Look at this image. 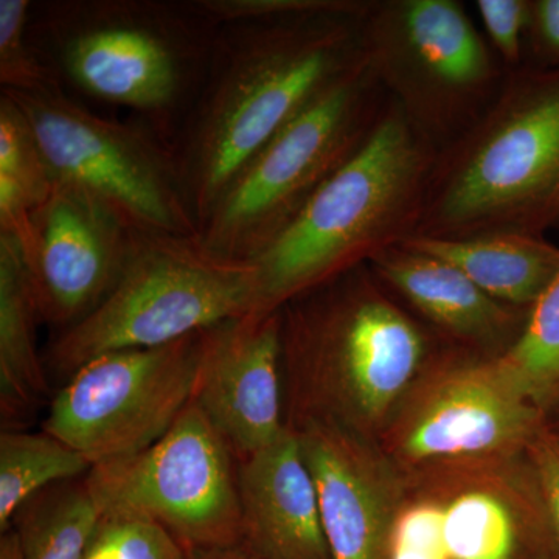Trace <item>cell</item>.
<instances>
[{"instance_id":"6da1fadb","label":"cell","mask_w":559,"mask_h":559,"mask_svg":"<svg viewBox=\"0 0 559 559\" xmlns=\"http://www.w3.org/2000/svg\"><path fill=\"white\" fill-rule=\"evenodd\" d=\"M369 9L218 25L207 75L175 151L200 229L261 150L364 61Z\"/></svg>"},{"instance_id":"7a4b0ae2","label":"cell","mask_w":559,"mask_h":559,"mask_svg":"<svg viewBox=\"0 0 559 559\" xmlns=\"http://www.w3.org/2000/svg\"><path fill=\"white\" fill-rule=\"evenodd\" d=\"M280 318L286 425L320 419L377 441L428 364L418 323L384 294L369 264L288 301Z\"/></svg>"},{"instance_id":"3957f363","label":"cell","mask_w":559,"mask_h":559,"mask_svg":"<svg viewBox=\"0 0 559 559\" xmlns=\"http://www.w3.org/2000/svg\"><path fill=\"white\" fill-rule=\"evenodd\" d=\"M558 226L559 66L524 64L507 72L479 119L437 153L414 235L546 237Z\"/></svg>"},{"instance_id":"277c9868","label":"cell","mask_w":559,"mask_h":559,"mask_svg":"<svg viewBox=\"0 0 559 559\" xmlns=\"http://www.w3.org/2000/svg\"><path fill=\"white\" fill-rule=\"evenodd\" d=\"M436 156L437 151L385 97L362 145L253 260L259 270V311H280L307 290L369 264L412 237Z\"/></svg>"},{"instance_id":"5b68a950","label":"cell","mask_w":559,"mask_h":559,"mask_svg":"<svg viewBox=\"0 0 559 559\" xmlns=\"http://www.w3.org/2000/svg\"><path fill=\"white\" fill-rule=\"evenodd\" d=\"M218 25L193 3L76 0L44 7L31 36L58 75L98 100L170 116L207 75Z\"/></svg>"},{"instance_id":"8992f818","label":"cell","mask_w":559,"mask_h":559,"mask_svg":"<svg viewBox=\"0 0 559 559\" xmlns=\"http://www.w3.org/2000/svg\"><path fill=\"white\" fill-rule=\"evenodd\" d=\"M259 270L227 259L200 237L140 234L108 297L51 344L49 364L70 377L120 349L156 348L259 311Z\"/></svg>"},{"instance_id":"52a82bcc","label":"cell","mask_w":559,"mask_h":559,"mask_svg":"<svg viewBox=\"0 0 559 559\" xmlns=\"http://www.w3.org/2000/svg\"><path fill=\"white\" fill-rule=\"evenodd\" d=\"M366 57L301 110L231 183L200 229L205 248L253 261L355 154L384 108Z\"/></svg>"},{"instance_id":"ba28073f","label":"cell","mask_w":559,"mask_h":559,"mask_svg":"<svg viewBox=\"0 0 559 559\" xmlns=\"http://www.w3.org/2000/svg\"><path fill=\"white\" fill-rule=\"evenodd\" d=\"M362 49L385 97L437 153L479 119L509 72L459 0H371Z\"/></svg>"},{"instance_id":"9c48e42d","label":"cell","mask_w":559,"mask_h":559,"mask_svg":"<svg viewBox=\"0 0 559 559\" xmlns=\"http://www.w3.org/2000/svg\"><path fill=\"white\" fill-rule=\"evenodd\" d=\"M2 94L24 112L57 182L90 194L140 234L200 237L175 151L91 112L62 87Z\"/></svg>"},{"instance_id":"30bf717a","label":"cell","mask_w":559,"mask_h":559,"mask_svg":"<svg viewBox=\"0 0 559 559\" xmlns=\"http://www.w3.org/2000/svg\"><path fill=\"white\" fill-rule=\"evenodd\" d=\"M547 423L495 358L452 355L428 360L378 444L404 476H414L525 454Z\"/></svg>"},{"instance_id":"8fae6325","label":"cell","mask_w":559,"mask_h":559,"mask_svg":"<svg viewBox=\"0 0 559 559\" xmlns=\"http://www.w3.org/2000/svg\"><path fill=\"white\" fill-rule=\"evenodd\" d=\"M86 480L102 511L148 518L187 551L241 539L238 459L193 400L156 443Z\"/></svg>"},{"instance_id":"7c38bea8","label":"cell","mask_w":559,"mask_h":559,"mask_svg":"<svg viewBox=\"0 0 559 559\" xmlns=\"http://www.w3.org/2000/svg\"><path fill=\"white\" fill-rule=\"evenodd\" d=\"M201 333L83 364L51 400L43 430L83 454L92 468L146 450L193 400Z\"/></svg>"},{"instance_id":"4fadbf2b","label":"cell","mask_w":559,"mask_h":559,"mask_svg":"<svg viewBox=\"0 0 559 559\" xmlns=\"http://www.w3.org/2000/svg\"><path fill=\"white\" fill-rule=\"evenodd\" d=\"M140 231L90 194L55 183L20 246L40 322L66 330L116 288Z\"/></svg>"},{"instance_id":"5bb4252c","label":"cell","mask_w":559,"mask_h":559,"mask_svg":"<svg viewBox=\"0 0 559 559\" xmlns=\"http://www.w3.org/2000/svg\"><path fill=\"white\" fill-rule=\"evenodd\" d=\"M404 477L439 507L451 559H522L528 547L558 555L527 454Z\"/></svg>"},{"instance_id":"9a60e30c","label":"cell","mask_w":559,"mask_h":559,"mask_svg":"<svg viewBox=\"0 0 559 559\" xmlns=\"http://www.w3.org/2000/svg\"><path fill=\"white\" fill-rule=\"evenodd\" d=\"M280 311L226 320L202 331L193 401L240 460L283 436Z\"/></svg>"},{"instance_id":"2e32d148","label":"cell","mask_w":559,"mask_h":559,"mask_svg":"<svg viewBox=\"0 0 559 559\" xmlns=\"http://www.w3.org/2000/svg\"><path fill=\"white\" fill-rule=\"evenodd\" d=\"M318 488L331 559H385L406 477L377 441L331 421L289 426Z\"/></svg>"},{"instance_id":"e0dca14e","label":"cell","mask_w":559,"mask_h":559,"mask_svg":"<svg viewBox=\"0 0 559 559\" xmlns=\"http://www.w3.org/2000/svg\"><path fill=\"white\" fill-rule=\"evenodd\" d=\"M241 539L264 559H331L318 488L299 437L277 441L238 462Z\"/></svg>"},{"instance_id":"ac0fdd59","label":"cell","mask_w":559,"mask_h":559,"mask_svg":"<svg viewBox=\"0 0 559 559\" xmlns=\"http://www.w3.org/2000/svg\"><path fill=\"white\" fill-rule=\"evenodd\" d=\"M369 266L385 288L400 294L433 326L481 356L502 355L527 320L528 310L492 299L448 261L409 246L384 250Z\"/></svg>"},{"instance_id":"d6986e66","label":"cell","mask_w":559,"mask_h":559,"mask_svg":"<svg viewBox=\"0 0 559 559\" xmlns=\"http://www.w3.org/2000/svg\"><path fill=\"white\" fill-rule=\"evenodd\" d=\"M401 245L448 261L492 299L530 310L559 274V248L546 237L492 234L462 240L414 237Z\"/></svg>"},{"instance_id":"ffe728a7","label":"cell","mask_w":559,"mask_h":559,"mask_svg":"<svg viewBox=\"0 0 559 559\" xmlns=\"http://www.w3.org/2000/svg\"><path fill=\"white\" fill-rule=\"evenodd\" d=\"M40 322L20 242L0 234V411L2 430L20 429L49 395L36 347Z\"/></svg>"},{"instance_id":"44dd1931","label":"cell","mask_w":559,"mask_h":559,"mask_svg":"<svg viewBox=\"0 0 559 559\" xmlns=\"http://www.w3.org/2000/svg\"><path fill=\"white\" fill-rule=\"evenodd\" d=\"M102 514L86 476L44 489L11 524L20 535L22 559H86Z\"/></svg>"},{"instance_id":"7402d4cb","label":"cell","mask_w":559,"mask_h":559,"mask_svg":"<svg viewBox=\"0 0 559 559\" xmlns=\"http://www.w3.org/2000/svg\"><path fill=\"white\" fill-rule=\"evenodd\" d=\"M55 183L24 112L9 95H0V234L24 245Z\"/></svg>"},{"instance_id":"603a6c76","label":"cell","mask_w":559,"mask_h":559,"mask_svg":"<svg viewBox=\"0 0 559 559\" xmlns=\"http://www.w3.org/2000/svg\"><path fill=\"white\" fill-rule=\"evenodd\" d=\"M92 469L90 460L46 430L0 432V532L44 489L80 479Z\"/></svg>"},{"instance_id":"cb8c5ba5","label":"cell","mask_w":559,"mask_h":559,"mask_svg":"<svg viewBox=\"0 0 559 559\" xmlns=\"http://www.w3.org/2000/svg\"><path fill=\"white\" fill-rule=\"evenodd\" d=\"M496 364L547 419L559 415V274L528 310L520 336Z\"/></svg>"},{"instance_id":"d4e9b609","label":"cell","mask_w":559,"mask_h":559,"mask_svg":"<svg viewBox=\"0 0 559 559\" xmlns=\"http://www.w3.org/2000/svg\"><path fill=\"white\" fill-rule=\"evenodd\" d=\"M32 3L0 0V83L2 92L38 94L61 87L51 68L31 36Z\"/></svg>"},{"instance_id":"484cf974","label":"cell","mask_w":559,"mask_h":559,"mask_svg":"<svg viewBox=\"0 0 559 559\" xmlns=\"http://www.w3.org/2000/svg\"><path fill=\"white\" fill-rule=\"evenodd\" d=\"M86 559H189V551L148 518L103 511Z\"/></svg>"},{"instance_id":"4316f807","label":"cell","mask_w":559,"mask_h":559,"mask_svg":"<svg viewBox=\"0 0 559 559\" xmlns=\"http://www.w3.org/2000/svg\"><path fill=\"white\" fill-rule=\"evenodd\" d=\"M385 559H451L439 507L406 479V491L390 528Z\"/></svg>"},{"instance_id":"83f0119b","label":"cell","mask_w":559,"mask_h":559,"mask_svg":"<svg viewBox=\"0 0 559 559\" xmlns=\"http://www.w3.org/2000/svg\"><path fill=\"white\" fill-rule=\"evenodd\" d=\"M371 0H194L193 7L215 25L304 14L364 13Z\"/></svg>"},{"instance_id":"f1b7e54d","label":"cell","mask_w":559,"mask_h":559,"mask_svg":"<svg viewBox=\"0 0 559 559\" xmlns=\"http://www.w3.org/2000/svg\"><path fill=\"white\" fill-rule=\"evenodd\" d=\"M489 46L507 70L525 64L530 0H477Z\"/></svg>"},{"instance_id":"f546056e","label":"cell","mask_w":559,"mask_h":559,"mask_svg":"<svg viewBox=\"0 0 559 559\" xmlns=\"http://www.w3.org/2000/svg\"><path fill=\"white\" fill-rule=\"evenodd\" d=\"M527 459L538 481L559 557V433L549 423L527 448Z\"/></svg>"},{"instance_id":"4dcf8cb0","label":"cell","mask_w":559,"mask_h":559,"mask_svg":"<svg viewBox=\"0 0 559 559\" xmlns=\"http://www.w3.org/2000/svg\"><path fill=\"white\" fill-rule=\"evenodd\" d=\"M525 64L540 68L559 66V0H530L525 35Z\"/></svg>"},{"instance_id":"1f68e13d","label":"cell","mask_w":559,"mask_h":559,"mask_svg":"<svg viewBox=\"0 0 559 559\" xmlns=\"http://www.w3.org/2000/svg\"><path fill=\"white\" fill-rule=\"evenodd\" d=\"M189 559H264L259 551L240 539L227 546L189 551Z\"/></svg>"},{"instance_id":"d6a6232c","label":"cell","mask_w":559,"mask_h":559,"mask_svg":"<svg viewBox=\"0 0 559 559\" xmlns=\"http://www.w3.org/2000/svg\"><path fill=\"white\" fill-rule=\"evenodd\" d=\"M0 559H22L21 539L14 525L0 532Z\"/></svg>"},{"instance_id":"836d02e7","label":"cell","mask_w":559,"mask_h":559,"mask_svg":"<svg viewBox=\"0 0 559 559\" xmlns=\"http://www.w3.org/2000/svg\"><path fill=\"white\" fill-rule=\"evenodd\" d=\"M549 425L551 426V428L557 430V432L559 433V415H558V417L550 419Z\"/></svg>"}]
</instances>
